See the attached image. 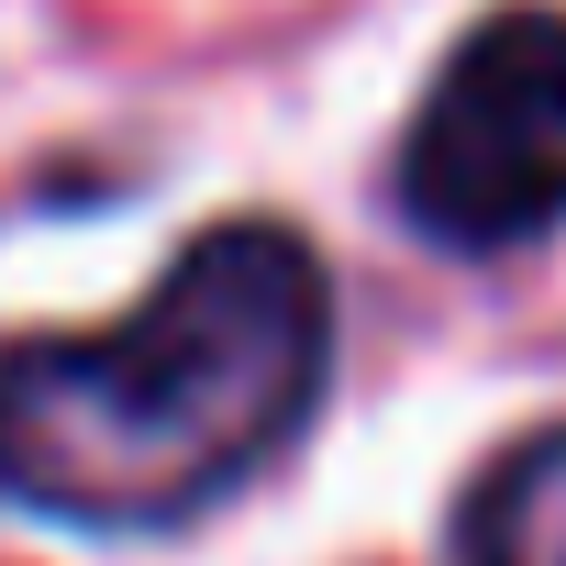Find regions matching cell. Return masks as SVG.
Segmentation results:
<instances>
[{"instance_id":"1","label":"cell","mask_w":566,"mask_h":566,"mask_svg":"<svg viewBox=\"0 0 566 566\" xmlns=\"http://www.w3.org/2000/svg\"><path fill=\"white\" fill-rule=\"evenodd\" d=\"M334 290L290 222H211L134 323L0 356V489L56 522H189L323 400Z\"/></svg>"},{"instance_id":"2","label":"cell","mask_w":566,"mask_h":566,"mask_svg":"<svg viewBox=\"0 0 566 566\" xmlns=\"http://www.w3.org/2000/svg\"><path fill=\"white\" fill-rule=\"evenodd\" d=\"M400 211L455 255H500L566 222V12L522 0L444 56L400 145Z\"/></svg>"},{"instance_id":"3","label":"cell","mask_w":566,"mask_h":566,"mask_svg":"<svg viewBox=\"0 0 566 566\" xmlns=\"http://www.w3.org/2000/svg\"><path fill=\"white\" fill-rule=\"evenodd\" d=\"M455 544H467V566H566V422L511 444L478 478Z\"/></svg>"}]
</instances>
